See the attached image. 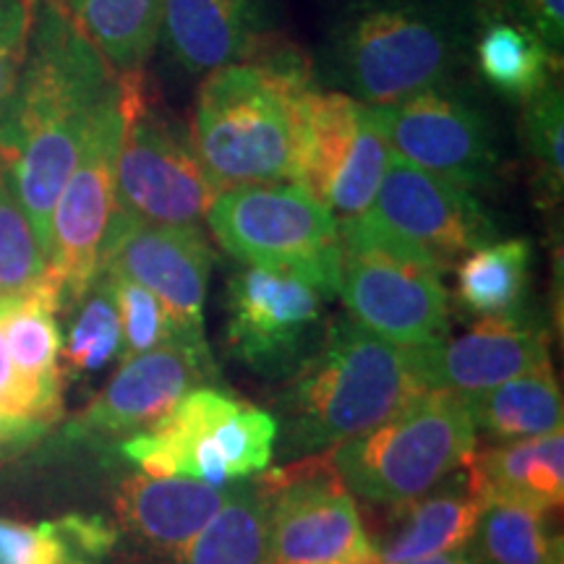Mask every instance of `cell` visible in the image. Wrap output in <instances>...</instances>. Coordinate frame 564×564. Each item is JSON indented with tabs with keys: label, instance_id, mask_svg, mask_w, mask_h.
I'll return each mask as SVG.
<instances>
[{
	"label": "cell",
	"instance_id": "cell-6",
	"mask_svg": "<svg viewBox=\"0 0 564 564\" xmlns=\"http://www.w3.org/2000/svg\"><path fill=\"white\" fill-rule=\"evenodd\" d=\"M278 436L272 413L202 384L154 426L123 440L121 453L144 476L230 486L262 474Z\"/></svg>",
	"mask_w": 564,
	"mask_h": 564
},
{
	"label": "cell",
	"instance_id": "cell-15",
	"mask_svg": "<svg viewBox=\"0 0 564 564\" xmlns=\"http://www.w3.org/2000/svg\"><path fill=\"white\" fill-rule=\"evenodd\" d=\"M212 264L215 253L199 228L144 223L118 207L112 212L100 251V272L133 280L158 295L181 333L192 340H207L204 301Z\"/></svg>",
	"mask_w": 564,
	"mask_h": 564
},
{
	"label": "cell",
	"instance_id": "cell-24",
	"mask_svg": "<svg viewBox=\"0 0 564 564\" xmlns=\"http://www.w3.org/2000/svg\"><path fill=\"white\" fill-rule=\"evenodd\" d=\"M474 63L481 82L494 95L525 105L560 79L562 55H556L531 26L491 0L478 13Z\"/></svg>",
	"mask_w": 564,
	"mask_h": 564
},
{
	"label": "cell",
	"instance_id": "cell-38",
	"mask_svg": "<svg viewBox=\"0 0 564 564\" xmlns=\"http://www.w3.org/2000/svg\"><path fill=\"white\" fill-rule=\"evenodd\" d=\"M42 432L34 426H26L11 415H6L0 411V449H9V447H19V444L34 442Z\"/></svg>",
	"mask_w": 564,
	"mask_h": 564
},
{
	"label": "cell",
	"instance_id": "cell-32",
	"mask_svg": "<svg viewBox=\"0 0 564 564\" xmlns=\"http://www.w3.org/2000/svg\"><path fill=\"white\" fill-rule=\"evenodd\" d=\"M47 274V257L40 249L30 217L0 167V299L24 295Z\"/></svg>",
	"mask_w": 564,
	"mask_h": 564
},
{
	"label": "cell",
	"instance_id": "cell-11",
	"mask_svg": "<svg viewBox=\"0 0 564 564\" xmlns=\"http://www.w3.org/2000/svg\"><path fill=\"white\" fill-rule=\"evenodd\" d=\"M126 121L129 95L118 76L51 217L47 274L58 282L63 306L79 303L100 274L102 241L116 212V171Z\"/></svg>",
	"mask_w": 564,
	"mask_h": 564
},
{
	"label": "cell",
	"instance_id": "cell-4",
	"mask_svg": "<svg viewBox=\"0 0 564 564\" xmlns=\"http://www.w3.org/2000/svg\"><path fill=\"white\" fill-rule=\"evenodd\" d=\"M465 40L453 0H352L327 34V79L352 100L392 108L453 82Z\"/></svg>",
	"mask_w": 564,
	"mask_h": 564
},
{
	"label": "cell",
	"instance_id": "cell-19",
	"mask_svg": "<svg viewBox=\"0 0 564 564\" xmlns=\"http://www.w3.org/2000/svg\"><path fill=\"white\" fill-rule=\"evenodd\" d=\"M278 26V0H165L160 42L186 74H209L270 53Z\"/></svg>",
	"mask_w": 564,
	"mask_h": 564
},
{
	"label": "cell",
	"instance_id": "cell-31",
	"mask_svg": "<svg viewBox=\"0 0 564 564\" xmlns=\"http://www.w3.org/2000/svg\"><path fill=\"white\" fill-rule=\"evenodd\" d=\"M79 314L68 329L66 364L70 373L100 371L112 358H121V316L108 274H97L84 299L76 303Z\"/></svg>",
	"mask_w": 564,
	"mask_h": 564
},
{
	"label": "cell",
	"instance_id": "cell-29",
	"mask_svg": "<svg viewBox=\"0 0 564 564\" xmlns=\"http://www.w3.org/2000/svg\"><path fill=\"white\" fill-rule=\"evenodd\" d=\"M183 564H267V505L257 484H230L225 505L183 552Z\"/></svg>",
	"mask_w": 564,
	"mask_h": 564
},
{
	"label": "cell",
	"instance_id": "cell-28",
	"mask_svg": "<svg viewBox=\"0 0 564 564\" xmlns=\"http://www.w3.org/2000/svg\"><path fill=\"white\" fill-rule=\"evenodd\" d=\"M549 514L510 502H484L468 541L470 554L478 564H562V539Z\"/></svg>",
	"mask_w": 564,
	"mask_h": 564
},
{
	"label": "cell",
	"instance_id": "cell-2",
	"mask_svg": "<svg viewBox=\"0 0 564 564\" xmlns=\"http://www.w3.org/2000/svg\"><path fill=\"white\" fill-rule=\"evenodd\" d=\"M314 87L308 61L285 42L204 76L188 131L217 194L293 181L303 105Z\"/></svg>",
	"mask_w": 564,
	"mask_h": 564
},
{
	"label": "cell",
	"instance_id": "cell-9",
	"mask_svg": "<svg viewBox=\"0 0 564 564\" xmlns=\"http://www.w3.org/2000/svg\"><path fill=\"white\" fill-rule=\"evenodd\" d=\"M337 228L411 253L442 274L499 236L497 223L474 192L394 154L371 207L358 217L337 220Z\"/></svg>",
	"mask_w": 564,
	"mask_h": 564
},
{
	"label": "cell",
	"instance_id": "cell-5",
	"mask_svg": "<svg viewBox=\"0 0 564 564\" xmlns=\"http://www.w3.org/2000/svg\"><path fill=\"white\" fill-rule=\"evenodd\" d=\"M474 453L468 403L447 392H423L377 429L337 444L329 457L350 494L400 507L465 468Z\"/></svg>",
	"mask_w": 564,
	"mask_h": 564
},
{
	"label": "cell",
	"instance_id": "cell-7",
	"mask_svg": "<svg viewBox=\"0 0 564 564\" xmlns=\"http://www.w3.org/2000/svg\"><path fill=\"white\" fill-rule=\"evenodd\" d=\"M212 236L246 267L291 270L333 299L340 288L337 217L291 181L225 188L209 204Z\"/></svg>",
	"mask_w": 564,
	"mask_h": 564
},
{
	"label": "cell",
	"instance_id": "cell-12",
	"mask_svg": "<svg viewBox=\"0 0 564 564\" xmlns=\"http://www.w3.org/2000/svg\"><path fill=\"white\" fill-rule=\"evenodd\" d=\"M340 241L337 295L352 322L405 348L447 337L449 293L442 272L373 238L340 232Z\"/></svg>",
	"mask_w": 564,
	"mask_h": 564
},
{
	"label": "cell",
	"instance_id": "cell-39",
	"mask_svg": "<svg viewBox=\"0 0 564 564\" xmlns=\"http://www.w3.org/2000/svg\"><path fill=\"white\" fill-rule=\"evenodd\" d=\"M408 564H478V562H476V556L470 554V549L463 546V549H455V552H444V554H436V556H426V560L408 562Z\"/></svg>",
	"mask_w": 564,
	"mask_h": 564
},
{
	"label": "cell",
	"instance_id": "cell-16",
	"mask_svg": "<svg viewBox=\"0 0 564 564\" xmlns=\"http://www.w3.org/2000/svg\"><path fill=\"white\" fill-rule=\"evenodd\" d=\"M324 299L314 282L291 270H238L225 291L228 348L257 371L301 364V352L322 322Z\"/></svg>",
	"mask_w": 564,
	"mask_h": 564
},
{
	"label": "cell",
	"instance_id": "cell-23",
	"mask_svg": "<svg viewBox=\"0 0 564 564\" xmlns=\"http://www.w3.org/2000/svg\"><path fill=\"white\" fill-rule=\"evenodd\" d=\"M63 308L58 282L51 274L24 295L0 299V329L19 379L37 398L45 419L55 423L63 415L61 398V329L55 314Z\"/></svg>",
	"mask_w": 564,
	"mask_h": 564
},
{
	"label": "cell",
	"instance_id": "cell-30",
	"mask_svg": "<svg viewBox=\"0 0 564 564\" xmlns=\"http://www.w3.org/2000/svg\"><path fill=\"white\" fill-rule=\"evenodd\" d=\"M520 129L533 167L535 196L546 207H554L564 188V95L560 79L523 105Z\"/></svg>",
	"mask_w": 564,
	"mask_h": 564
},
{
	"label": "cell",
	"instance_id": "cell-26",
	"mask_svg": "<svg viewBox=\"0 0 564 564\" xmlns=\"http://www.w3.org/2000/svg\"><path fill=\"white\" fill-rule=\"evenodd\" d=\"M457 303L478 319L525 312L533 274V246L528 238H505L478 246L455 267Z\"/></svg>",
	"mask_w": 564,
	"mask_h": 564
},
{
	"label": "cell",
	"instance_id": "cell-18",
	"mask_svg": "<svg viewBox=\"0 0 564 564\" xmlns=\"http://www.w3.org/2000/svg\"><path fill=\"white\" fill-rule=\"evenodd\" d=\"M215 379L209 345L171 343L126 358L108 387L79 413L74 432L87 440H129L154 426L183 394Z\"/></svg>",
	"mask_w": 564,
	"mask_h": 564
},
{
	"label": "cell",
	"instance_id": "cell-14",
	"mask_svg": "<svg viewBox=\"0 0 564 564\" xmlns=\"http://www.w3.org/2000/svg\"><path fill=\"white\" fill-rule=\"evenodd\" d=\"M394 158L468 192H491L502 154L486 112L453 82L382 108Z\"/></svg>",
	"mask_w": 564,
	"mask_h": 564
},
{
	"label": "cell",
	"instance_id": "cell-13",
	"mask_svg": "<svg viewBox=\"0 0 564 564\" xmlns=\"http://www.w3.org/2000/svg\"><path fill=\"white\" fill-rule=\"evenodd\" d=\"M267 505V564H337L371 546L333 457H306L259 476Z\"/></svg>",
	"mask_w": 564,
	"mask_h": 564
},
{
	"label": "cell",
	"instance_id": "cell-27",
	"mask_svg": "<svg viewBox=\"0 0 564 564\" xmlns=\"http://www.w3.org/2000/svg\"><path fill=\"white\" fill-rule=\"evenodd\" d=\"M476 432L499 442L562 432V392L552 366L535 369L468 400Z\"/></svg>",
	"mask_w": 564,
	"mask_h": 564
},
{
	"label": "cell",
	"instance_id": "cell-1",
	"mask_svg": "<svg viewBox=\"0 0 564 564\" xmlns=\"http://www.w3.org/2000/svg\"><path fill=\"white\" fill-rule=\"evenodd\" d=\"M116 84L95 45L51 0H34L24 63L0 112V167L45 257L55 202Z\"/></svg>",
	"mask_w": 564,
	"mask_h": 564
},
{
	"label": "cell",
	"instance_id": "cell-10",
	"mask_svg": "<svg viewBox=\"0 0 564 564\" xmlns=\"http://www.w3.org/2000/svg\"><path fill=\"white\" fill-rule=\"evenodd\" d=\"M382 108L337 89L308 91L293 181L337 220L364 215L390 167Z\"/></svg>",
	"mask_w": 564,
	"mask_h": 564
},
{
	"label": "cell",
	"instance_id": "cell-22",
	"mask_svg": "<svg viewBox=\"0 0 564 564\" xmlns=\"http://www.w3.org/2000/svg\"><path fill=\"white\" fill-rule=\"evenodd\" d=\"M465 476L481 502L554 512L564 502V434L552 432L478 449L465 463Z\"/></svg>",
	"mask_w": 564,
	"mask_h": 564
},
{
	"label": "cell",
	"instance_id": "cell-21",
	"mask_svg": "<svg viewBox=\"0 0 564 564\" xmlns=\"http://www.w3.org/2000/svg\"><path fill=\"white\" fill-rule=\"evenodd\" d=\"M392 510L390 531L371 546L384 564H408L468 546L484 502L470 489L465 468H460L419 499Z\"/></svg>",
	"mask_w": 564,
	"mask_h": 564
},
{
	"label": "cell",
	"instance_id": "cell-8",
	"mask_svg": "<svg viewBox=\"0 0 564 564\" xmlns=\"http://www.w3.org/2000/svg\"><path fill=\"white\" fill-rule=\"evenodd\" d=\"M129 95V121L116 171V207L158 225L199 228L215 202L188 126L152 100L144 70L121 76Z\"/></svg>",
	"mask_w": 564,
	"mask_h": 564
},
{
	"label": "cell",
	"instance_id": "cell-34",
	"mask_svg": "<svg viewBox=\"0 0 564 564\" xmlns=\"http://www.w3.org/2000/svg\"><path fill=\"white\" fill-rule=\"evenodd\" d=\"M0 564H79V560L58 520L40 525L0 520Z\"/></svg>",
	"mask_w": 564,
	"mask_h": 564
},
{
	"label": "cell",
	"instance_id": "cell-17",
	"mask_svg": "<svg viewBox=\"0 0 564 564\" xmlns=\"http://www.w3.org/2000/svg\"><path fill=\"white\" fill-rule=\"evenodd\" d=\"M413 352L429 392H447L468 403L520 373L552 366V335L523 312L478 319L465 335L419 345Z\"/></svg>",
	"mask_w": 564,
	"mask_h": 564
},
{
	"label": "cell",
	"instance_id": "cell-36",
	"mask_svg": "<svg viewBox=\"0 0 564 564\" xmlns=\"http://www.w3.org/2000/svg\"><path fill=\"white\" fill-rule=\"evenodd\" d=\"M0 411L11 415V419L26 423V426L40 429L42 434L53 426V423L45 419V413H42L34 392L21 382L17 369H13L9 350H6L3 343V329H0Z\"/></svg>",
	"mask_w": 564,
	"mask_h": 564
},
{
	"label": "cell",
	"instance_id": "cell-37",
	"mask_svg": "<svg viewBox=\"0 0 564 564\" xmlns=\"http://www.w3.org/2000/svg\"><path fill=\"white\" fill-rule=\"evenodd\" d=\"M499 6L539 34L556 55L564 47V0H499Z\"/></svg>",
	"mask_w": 564,
	"mask_h": 564
},
{
	"label": "cell",
	"instance_id": "cell-20",
	"mask_svg": "<svg viewBox=\"0 0 564 564\" xmlns=\"http://www.w3.org/2000/svg\"><path fill=\"white\" fill-rule=\"evenodd\" d=\"M228 489L192 478L129 476L118 489V518L147 544L183 554L225 505Z\"/></svg>",
	"mask_w": 564,
	"mask_h": 564
},
{
	"label": "cell",
	"instance_id": "cell-3",
	"mask_svg": "<svg viewBox=\"0 0 564 564\" xmlns=\"http://www.w3.org/2000/svg\"><path fill=\"white\" fill-rule=\"evenodd\" d=\"M429 392L415 352L352 319L327 329L282 392L291 453H316L361 436Z\"/></svg>",
	"mask_w": 564,
	"mask_h": 564
},
{
	"label": "cell",
	"instance_id": "cell-25",
	"mask_svg": "<svg viewBox=\"0 0 564 564\" xmlns=\"http://www.w3.org/2000/svg\"><path fill=\"white\" fill-rule=\"evenodd\" d=\"M118 76L144 70L160 42L165 0H51Z\"/></svg>",
	"mask_w": 564,
	"mask_h": 564
},
{
	"label": "cell",
	"instance_id": "cell-35",
	"mask_svg": "<svg viewBox=\"0 0 564 564\" xmlns=\"http://www.w3.org/2000/svg\"><path fill=\"white\" fill-rule=\"evenodd\" d=\"M34 0H0V112L24 63Z\"/></svg>",
	"mask_w": 564,
	"mask_h": 564
},
{
	"label": "cell",
	"instance_id": "cell-40",
	"mask_svg": "<svg viewBox=\"0 0 564 564\" xmlns=\"http://www.w3.org/2000/svg\"><path fill=\"white\" fill-rule=\"evenodd\" d=\"M337 564H384V562H382V556L377 554V549L369 546V549H366V552L350 556V560L337 562Z\"/></svg>",
	"mask_w": 564,
	"mask_h": 564
},
{
	"label": "cell",
	"instance_id": "cell-33",
	"mask_svg": "<svg viewBox=\"0 0 564 564\" xmlns=\"http://www.w3.org/2000/svg\"><path fill=\"white\" fill-rule=\"evenodd\" d=\"M108 278L112 282L118 316H121V361L171 343L207 345V340H192V337L183 335L171 312L165 308V303L147 291V288L137 285L133 280L118 278V274H108Z\"/></svg>",
	"mask_w": 564,
	"mask_h": 564
}]
</instances>
